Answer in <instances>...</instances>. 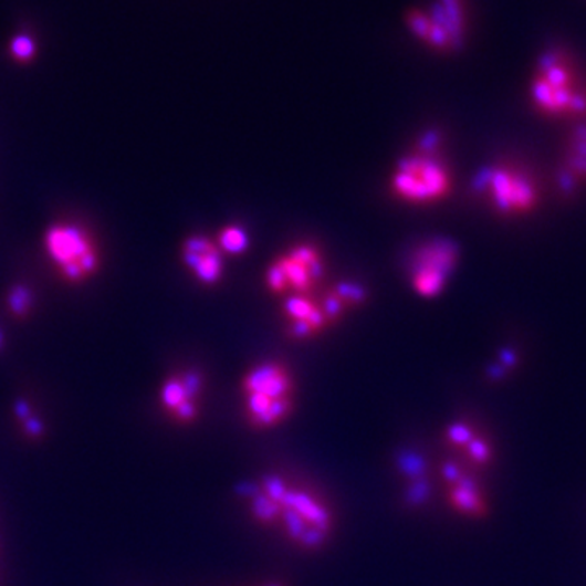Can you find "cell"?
Listing matches in <instances>:
<instances>
[{"instance_id": "6da1fadb", "label": "cell", "mask_w": 586, "mask_h": 586, "mask_svg": "<svg viewBox=\"0 0 586 586\" xmlns=\"http://www.w3.org/2000/svg\"><path fill=\"white\" fill-rule=\"evenodd\" d=\"M258 485L278 505V527L289 544L305 553L327 546L336 533V513L322 489L285 471H269Z\"/></svg>"}, {"instance_id": "7a4b0ae2", "label": "cell", "mask_w": 586, "mask_h": 586, "mask_svg": "<svg viewBox=\"0 0 586 586\" xmlns=\"http://www.w3.org/2000/svg\"><path fill=\"white\" fill-rule=\"evenodd\" d=\"M453 176L441 155L437 130L423 134L417 146L402 155L389 175L393 198L414 207L439 205L451 195Z\"/></svg>"}, {"instance_id": "3957f363", "label": "cell", "mask_w": 586, "mask_h": 586, "mask_svg": "<svg viewBox=\"0 0 586 586\" xmlns=\"http://www.w3.org/2000/svg\"><path fill=\"white\" fill-rule=\"evenodd\" d=\"M241 412L254 432L284 426L296 408V381L284 362L251 365L240 380Z\"/></svg>"}, {"instance_id": "277c9868", "label": "cell", "mask_w": 586, "mask_h": 586, "mask_svg": "<svg viewBox=\"0 0 586 586\" xmlns=\"http://www.w3.org/2000/svg\"><path fill=\"white\" fill-rule=\"evenodd\" d=\"M43 251L62 281L85 284L102 265L95 238L75 222H54L43 234Z\"/></svg>"}, {"instance_id": "5b68a950", "label": "cell", "mask_w": 586, "mask_h": 586, "mask_svg": "<svg viewBox=\"0 0 586 586\" xmlns=\"http://www.w3.org/2000/svg\"><path fill=\"white\" fill-rule=\"evenodd\" d=\"M326 257L313 241H300L274 258L264 271L265 291L272 295L316 293L326 275Z\"/></svg>"}, {"instance_id": "8992f818", "label": "cell", "mask_w": 586, "mask_h": 586, "mask_svg": "<svg viewBox=\"0 0 586 586\" xmlns=\"http://www.w3.org/2000/svg\"><path fill=\"white\" fill-rule=\"evenodd\" d=\"M474 189L492 209L506 217L530 212L540 199L533 176L510 161L484 168L474 179Z\"/></svg>"}, {"instance_id": "52a82bcc", "label": "cell", "mask_w": 586, "mask_h": 586, "mask_svg": "<svg viewBox=\"0 0 586 586\" xmlns=\"http://www.w3.org/2000/svg\"><path fill=\"white\" fill-rule=\"evenodd\" d=\"M460 248L447 237H433L422 241L409 257L410 289L420 299L432 300L441 295L457 265Z\"/></svg>"}, {"instance_id": "ba28073f", "label": "cell", "mask_w": 586, "mask_h": 586, "mask_svg": "<svg viewBox=\"0 0 586 586\" xmlns=\"http://www.w3.org/2000/svg\"><path fill=\"white\" fill-rule=\"evenodd\" d=\"M205 391L206 377L199 368H178L161 381L158 408L174 426L192 427L201 419Z\"/></svg>"}, {"instance_id": "9c48e42d", "label": "cell", "mask_w": 586, "mask_h": 586, "mask_svg": "<svg viewBox=\"0 0 586 586\" xmlns=\"http://www.w3.org/2000/svg\"><path fill=\"white\" fill-rule=\"evenodd\" d=\"M533 98L534 105L551 117L582 116L586 112V95L564 62L550 59L544 64L534 82Z\"/></svg>"}, {"instance_id": "30bf717a", "label": "cell", "mask_w": 586, "mask_h": 586, "mask_svg": "<svg viewBox=\"0 0 586 586\" xmlns=\"http://www.w3.org/2000/svg\"><path fill=\"white\" fill-rule=\"evenodd\" d=\"M393 467L401 484L402 506L420 512L429 505L436 489V475L429 457L412 447H402L393 457Z\"/></svg>"}, {"instance_id": "8fae6325", "label": "cell", "mask_w": 586, "mask_h": 586, "mask_svg": "<svg viewBox=\"0 0 586 586\" xmlns=\"http://www.w3.org/2000/svg\"><path fill=\"white\" fill-rule=\"evenodd\" d=\"M439 475L443 482L444 498L454 512L472 520L488 515V499L472 469L464 467L457 458H447L440 463Z\"/></svg>"}, {"instance_id": "7c38bea8", "label": "cell", "mask_w": 586, "mask_h": 586, "mask_svg": "<svg viewBox=\"0 0 586 586\" xmlns=\"http://www.w3.org/2000/svg\"><path fill=\"white\" fill-rule=\"evenodd\" d=\"M281 315L289 339L313 341L329 329L318 293H300V295L281 299Z\"/></svg>"}, {"instance_id": "4fadbf2b", "label": "cell", "mask_w": 586, "mask_h": 586, "mask_svg": "<svg viewBox=\"0 0 586 586\" xmlns=\"http://www.w3.org/2000/svg\"><path fill=\"white\" fill-rule=\"evenodd\" d=\"M179 258L186 271L205 287H213L222 282L226 254L213 238L202 233L189 234L182 240Z\"/></svg>"}, {"instance_id": "5bb4252c", "label": "cell", "mask_w": 586, "mask_h": 586, "mask_svg": "<svg viewBox=\"0 0 586 586\" xmlns=\"http://www.w3.org/2000/svg\"><path fill=\"white\" fill-rule=\"evenodd\" d=\"M443 443L458 454L457 460L472 471H482L494 461V444L491 439L468 419L453 420L443 430Z\"/></svg>"}, {"instance_id": "9a60e30c", "label": "cell", "mask_w": 586, "mask_h": 586, "mask_svg": "<svg viewBox=\"0 0 586 586\" xmlns=\"http://www.w3.org/2000/svg\"><path fill=\"white\" fill-rule=\"evenodd\" d=\"M561 179L571 189L586 182V124L575 127L565 143Z\"/></svg>"}, {"instance_id": "2e32d148", "label": "cell", "mask_w": 586, "mask_h": 586, "mask_svg": "<svg viewBox=\"0 0 586 586\" xmlns=\"http://www.w3.org/2000/svg\"><path fill=\"white\" fill-rule=\"evenodd\" d=\"M36 306V293L29 284H13L6 295V308L15 320H27Z\"/></svg>"}, {"instance_id": "e0dca14e", "label": "cell", "mask_w": 586, "mask_h": 586, "mask_svg": "<svg viewBox=\"0 0 586 586\" xmlns=\"http://www.w3.org/2000/svg\"><path fill=\"white\" fill-rule=\"evenodd\" d=\"M329 291L336 295V299L339 300L341 305L346 308L347 313L362 308L370 299L367 285L357 281H347V279L329 285Z\"/></svg>"}, {"instance_id": "ac0fdd59", "label": "cell", "mask_w": 586, "mask_h": 586, "mask_svg": "<svg viewBox=\"0 0 586 586\" xmlns=\"http://www.w3.org/2000/svg\"><path fill=\"white\" fill-rule=\"evenodd\" d=\"M217 244L226 257H241L250 250V234L241 226L230 223L223 227L216 238Z\"/></svg>"}, {"instance_id": "d6986e66", "label": "cell", "mask_w": 586, "mask_h": 586, "mask_svg": "<svg viewBox=\"0 0 586 586\" xmlns=\"http://www.w3.org/2000/svg\"><path fill=\"white\" fill-rule=\"evenodd\" d=\"M13 410H15L17 423L22 429L23 436L29 440H40L44 433L43 419L30 405L29 399H19Z\"/></svg>"}, {"instance_id": "ffe728a7", "label": "cell", "mask_w": 586, "mask_h": 586, "mask_svg": "<svg viewBox=\"0 0 586 586\" xmlns=\"http://www.w3.org/2000/svg\"><path fill=\"white\" fill-rule=\"evenodd\" d=\"M34 51L36 50H34L33 38L27 33L13 38L12 44H10V56L19 64L30 62L34 56Z\"/></svg>"}, {"instance_id": "44dd1931", "label": "cell", "mask_w": 586, "mask_h": 586, "mask_svg": "<svg viewBox=\"0 0 586 586\" xmlns=\"http://www.w3.org/2000/svg\"><path fill=\"white\" fill-rule=\"evenodd\" d=\"M260 586H291V585L285 584V582H281V580H272V582H268V584H263Z\"/></svg>"}, {"instance_id": "7402d4cb", "label": "cell", "mask_w": 586, "mask_h": 586, "mask_svg": "<svg viewBox=\"0 0 586 586\" xmlns=\"http://www.w3.org/2000/svg\"><path fill=\"white\" fill-rule=\"evenodd\" d=\"M3 344H6V337H3L2 329H0V352L3 350Z\"/></svg>"}]
</instances>
